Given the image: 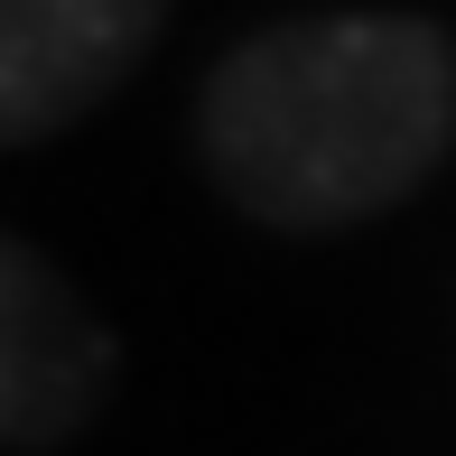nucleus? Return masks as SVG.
<instances>
[{
	"label": "nucleus",
	"mask_w": 456,
	"mask_h": 456,
	"mask_svg": "<svg viewBox=\"0 0 456 456\" xmlns=\"http://www.w3.org/2000/svg\"><path fill=\"white\" fill-rule=\"evenodd\" d=\"M112 372V326L75 298V280L37 242H10L0 252V438L19 456L66 447L102 410Z\"/></svg>",
	"instance_id": "2"
},
{
	"label": "nucleus",
	"mask_w": 456,
	"mask_h": 456,
	"mask_svg": "<svg viewBox=\"0 0 456 456\" xmlns=\"http://www.w3.org/2000/svg\"><path fill=\"white\" fill-rule=\"evenodd\" d=\"M159 19L168 0H0V140L28 150L94 112L140 66Z\"/></svg>",
	"instance_id": "3"
},
{
	"label": "nucleus",
	"mask_w": 456,
	"mask_h": 456,
	"mask_svg": "<svg viewBox=\"0 0 456 456\" xmlns=\"http://www.w3.org/2000/svg\"><path fill=\"white\" fill-rule=\"evenodd\" d=\"M224 196L280 233L401 205L456 140V56L428 19H298L233 47L205 85Z\"/></svg>",
	"instance_id": "1"
}]
</instances>
